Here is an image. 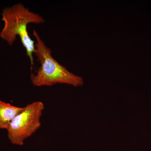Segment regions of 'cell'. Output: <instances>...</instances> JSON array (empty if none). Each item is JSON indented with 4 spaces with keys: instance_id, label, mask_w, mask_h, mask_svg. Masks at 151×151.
Returning a JSON list of instances; mask_svg holds the SVG:
<instances>
[{
    "instance_id": "obj_3",
    "label": "cell",
    "mask_w": 151,
    "mask_h": 151,
    "mask_svg": "<svg viewBox=\"0 0 151 151\" xmlns=\"http://www.w3.org/2000/svg\"><path fill=\"white\" fill-rule=\"evenodd\" d=\"M45 109L43 103L35 101L28 104L13 119L7 129L9 140L14 145H22L41 126V118Z\"/></svg>"
},
{
    "instance_id": "obj_1",
    "label": "cell",
    "mask_w": 151,
    "mask_h": 151,
    "mask_svg": "<svg viewBox=\"0 0 151 151\" xmlns=\"http://www.w3.org/2000/svg\"><path fill=\"white\" fill-rule=\"evenodd\" d=\"M2 16L4 26L0 36L12 45L19 36L27 55L29 58L32 68L34 66L33 53L35 51V44L30 37L27 24L42 23L45 22L44 19L40 15L30 12L20 3L3 9Z\"/></svg>"
},
{
    "instance_id": "obj_4",
    "label": "cell",
    "mask_w": 151,
    "mask_h": 151,
    "mask_svg": "<svg viewBox=\"0 0 151 151\" xmlns=\"http://www.w3.org/2000/svg\"><path fill=\"white\" fill-rule=\"evenodd\" d=\"M23 109L0 100V129L7 130L15 117Z\"/></svg>"
},
{
    "instance_id": "obj_2",
    "label": "cell",
    "mask_w": 151,
    "mask_h": 151,
    "mask_svg": "<svg viewBox=\"0 0 151 151\" xmlns=\"http://www.w3.org/2000/svg\"><path fill=\"white\" fill-rule=\"evenodd\" d=\"M33 35L36 40L34 53L41 65L36 74H31L32 84L36 86H51L57 84L74 86L83 85L82 77L70 72L52 57L51 50L46 46L35 30H34Z\"/></svg>"
}]
</instances>
